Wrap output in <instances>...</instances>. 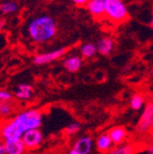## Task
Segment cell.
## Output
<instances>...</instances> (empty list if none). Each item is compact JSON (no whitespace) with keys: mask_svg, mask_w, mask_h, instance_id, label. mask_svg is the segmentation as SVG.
<instances>
[{"mask_svg":"<svg viewBox=\"0 0 153 154\" xmlns=\"http://www.w3.org/2000/svg\"><path fill=\"white\" fill-rule=\"evenodd\" d=\"M44 136L41 130H31L25 132L22 137V141L28 151H33L41 147L43 143Z\"/></svg>","mask_w":153,"mask_h":154,"instance_id":"cell-6","label":"cell"},{"mask_svg":"<svg viewBox=\"0 0 153 154\" xmlns=\"http://www.w3.org/2000/svg\"><path fill=\"white\" fill-rule=\"evenodd\" d=\"M145 105V97L140 93H134L130 99V107L133 110H140Z\"/></svg>","mask_w":153,"mask_h":154,"instance_id":"cell-19","label":"cell"},{"mask_svg":"<svg viewBox=\"0 0 153 154\" xmlns=\"http://www.w3.org/2000/svg\"><path fill=\"white\" fill-rule=\"evenodd\" d=\"M108 135H109L110 139L113 141L114 146H120V144L125 143L127 139V132L125 128L118 125V126H114L108 131Z\"/></svg>","mask_w":153,"mask_h":154,"instance_id":"cell-13","label":"cell"},{"mask_svg":"<svg viewBox=\"0 0 153 154\" xmlns=\"http://www.w3.org/2000/svg\"><path fill=\"white\" fill-rule=\"evenodd\" d=\"M7 154H25L27 151L22 140L13 142H5Z\"/></svg>","mask_w":153,"mask_h":154,"instance_id":"cell-15","label":"cell"},{"mask_svg":"<svg viewBox=\"0 0 153 154\" xmlns=\"http://www.w3.org/2000/svg\"><path fill=\"white\" fill-rule=\"evenodd\" d=\"M149 26H150V28L153 30V11H152V16H151V20H150V23H149Z\"/></svg>","mask_w":153,"mask_h":154,"instance_id":"cell-27","label":"cell"},{"mask_svg":"<svg viewBox=\"0 0 153 154\" xmlns=\"http://www.w3.org/2000/svg\"><path fill=\"white\" fill-rule=\"evenodd\" d=\"M70 1L77 7H86L90 0H70Z\"/></svg>","mask_w":153,"mask_h":154,"instance_id":"cell-23","label":"cell"},{"mask_svg":"<svg viewBox=\"0 0 153 154\" xmlns=\"http://www.w3.org/2000/svg\"><path fill=\"white\" fill-rule=\"evenodd\" d=\"M13 97V93L9 90L0 89V102H11Z\"/></svg>","mask_w":153,"mask_h":154,"instance_id":"cell-22","label":"cell"},{"mask_svg":"<svg viewBox=\"0 0 153 154\" xmlns=\"http://www.w3.org/2000/svg\"><path fill=\"white\" fill-rule=\"evenodd\" d=\"M81 130V125L78 122H72L67 124V126L65 128L64 133L67 136H73V135H76L80 132Z\"/></svg>","mask_w":153,"mask_h":154,"instance_id":"cell-21","label":"cell"},{"mask_svg":"<svg viewBox=\"0 0 153 154\" xmlns=\"http://www.w3.org/2000/svg\"><path fill=\"white\" fill-rule=\"evenodd\" d=\"M0 5H1V0H0Z\"/></svg>","mask_w":153,"mask_h":154,"instance_id":"cell-29","label":"cell"},{"mask_svg":"<svg viewBox=\"0 0 153 154\" xmlns=\"http://www.w3.org/2000/svg\"><path fill=\"white\" fill-rule=\"evenodd\" d=\"M96 49H98V54L101 56H107L111 55L115 48V40L110 36H103L101 38L98 42H96Z\"/></svg>","mask_w":153,"mask_h":154,"instance_id":"cell-11","label":"cell"},{"mask_svg":"<svg viewBox=\"0 0 153 154\" xmlns=\"http://www.w3.org/2000/svg\"><path fill=\"white\" fill-rule=\"evenodd\" d=\"M79 53H80V57L83 59H91L98 54L96 45L94 43H91V42L83 44L79 48Z\"/></svg>","mask_w":153,"mask_h":154,"instance_id":"cell-16","label":"cell"},{"mask_svg":"<svg viewBox=\"0 0 153 154\" xmlns=\"http://www.w3.org/2000/svg\"><path fill=\"white\" fill-rule=\"evenodd\" d=\"M33 87L29 84H19L17 85L14 91V96L19 101H28L33 95Z\"/></svg>","mask_w":153,"mask_h":154,"instance_id":"cell-14","label":"cell"},{"mask_svg":"<svg viewBox=\"0 0 153 154\" xmlns=\"http://www.w3.org/2000/svg\"><path fill=\"white\" fill-rule=\"evenodd\" d=\"M67 154H78V153H77L76 151H74V150H72V149H71L69 152H67Z\"/></svg>","mask_w":153,"mask_h":154,"instance_id":"cell-28","label":"cell"},{"mask_svg":"<svg viewBox=\"0 0 153 154\" xmlns=\"http://www.w3.org/2000/svg\"><path fill=\"white\" fill-rule=\"evenodd\" d=\"M5 25H7V19L5 17H0V32L5 29Z\"/></svg>","mask_w":153,"mask_h":154,"instance_id":"cell-24","label":"cell"},{"mask_svg":"<svg viewBox=\"0 0 153 154\" xmlns=\"http://www.w3.org/2000/svg\"><path fill=\"white\" fill-rule=\"evenodd\" d=\"M94 147L93 138L91 136H81L73 142L72 150L76 151L78 154H91Z\"/></svg>","mask_w":153,"mask_h":154,"instance_id":"cell-8","label":"cell"},{"mask_svg":"<svg viewBox=\"0 0 153 154\" xmlns=\"http://www.w3.org/2000/svg\"><path fill=\"white\" fill-rule=\"evenodd\" d=\"M27 35L34 43H45L52 41L58 32L57 22L47 14L32 17L26 27Z\"/></svg>","mask_w":153,"mask_h":154,"instance_id":"cell-1","label":"cell"},{"mask_svg":"<svg viewBox=\"0 0 153 154\" xmlns=\"http://www.w3.org/2000/svg\"><path fill=\"white\" fill-rule=\"evenodd\" d=\"M14 111V106L11 102H0V116L7 117Z\"/></svg>","mask_w":153,"mask_h":154,"instance_id":"cell-20","label":"cell"},{"mask_svg":"<svg viewBox=\"0 0 153 154\" xmlns=\"http://www.w3.org/2000/svg\"><path fill=\"white\" fill-rule=\"evenodd\" d=\"M153 128V102H149L145 105L138 123L136 125V131L138 134H146Z\"/></svg>","mask_w":153,"mask_h":154,"instance_id":"cell-5","label":"cell"},{"mask_svg":"<svg viewBox=\"0 0 153 154\" xmlns=\"http://www.w3.org/2000/svg\"><path fill=\"white\" fill-rule=\"evenodd\" d=\"M94 147L101 154H107L114 148V143L108 133H102L94 141Z\"/></svg>","mask_w":153,"mask_h":154,"instance_id":"cell-12","label":"cell"},{"mask_svg":"<svg viewBox=\"0 0 153 154\" xmlns=\"http://www.w3.org/2000/svg\"><path fill=\"white\" fill-rule=\"evenodd\" d=\"M105 0H90L86 5L87 11L93 18H103L105 16Z\"/></svg>","mask_w":153,"mask_h":154,"instance_id":"cell-9","label":"cell"},{"mask_svg":"<svg viewBox=\"0 0 153 154\" xmlns=\"http://www.w3.org/2000/svg\"><path fill=\"white\" fill-rule=\"evenodd\" d=\"M0 154H7V151H5V144L3 141H0Z\"/></svg>","mask_w":153,"mask_h":154,"instance_id":"cell-25","label":"cell"},{"mask_svg":"<svg viewBox=\"0 0 153 154\" xmlns=\"http://www.w3.org/2000/svg\"><path fill=\"white\" fill-rule=\"evenodd\" d=\"M17 10H18V5L12 0L1 2V5H0V13L2 15L14 14L15 12H17Z\"/></svg>","mask_w":153,"mask_h":154,"instance_id":"cell-18","label":"cell"},{"mask_svg":"<svg viewBox=\"0 0 153 154\" xmlns=\"http://www.w3.org/2000/svg\"><path fill=\"white\" fill-rule=\"evenodd\" d=\"M67 51V47H61V48H57V49H54L52 51H47V53L39 54V55H36L33 58V63L36 65L48 64V63H52L54 61H57L60 58H62Z\"/></svg>","mask_w":153,"mask_h":154,"instance_id":"cell-7","label":"cell"},{"mask_svg":"<svg viewBox=\"0 0 153 154\" xmlns=\"http://www.w3.org/2000/svg\"><path fill=\"white\" fill-rule=\"evenodd\" d=\"M12 121L24 133L31 130H40L43 123V113L39 109H27L14 116Z\"/></svg>","mask_w":153,"mask_h":154,"instance_id":"cell-2","label":"cell"},{"mask_svg":"<svg viewBox=\"0 0 153 154\" xmlns=\"http://www.w3.org/2000/svg\"><path fill=\"white\" fill-rule=\"evenodd\" d=\"M147 153H148V154H153V144H151L150 147L148 148V150H147Z\"/></svg>","mask_w":153,"mask_h":154,"instance_id":"cell-26","label":"cell"},{"mask_svg":"<svg viewBox=\"0 0 153 154\" xmlns=\"http://www.w3.org/2000/svg\"><path fill=\"white\" fill-rule=\"evenodd\" d=\"M105 16L110 22L115 24H121L129 19V10L123 0H105Z\"/></svg>","mask_w":153,"mask_h":154,"instance_id":"cell-3","label":"cell"},{"mask_svg":"<svg viewBox=\"0 0 153 154\" xmlns=\"http://www.w3.org/2000/svg\"><path fill=\"white\" fill-rule=\"evenodd\" d=\"M23 135H24V132L12 120L3 123L0 128V136L2 138L3 142L19 141L22 140Z\"/></svg>","mask_w":153,"mask_h":154,"instance_id":"cell-4","label":"cell"},{"mask_svg":"<svg viewBox=\"0 0 153 154\" xmlns=\"http://www.w3.org/2000/svg\"><path fill=\"white\" fill-rule=\"evenodd\" d=\"M84 61L79 55H70L65 57L62 61V66L65 71L70 73H77L83 67Z\"/></svg>","mask_w":153,"mask_h":154,"instance_id":"cell-10","label":"cell"},{"mask_svg":"<svg viewBox=\"0 0 153 154\" xmlns=\"http://www.w3.org/2000/svg\"><path fill=\"white\" fill-rule=\"evenodd\" d=\"M135 146L133 143H123L115 146L107 154H134Z\"/></svg>","mask_w":153,"mask_h":154,"instance_id":"cell-17","label":"cell"}]
</instances>
